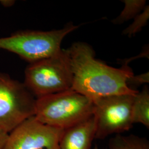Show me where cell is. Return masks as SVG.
<instances>
[{"instance_id":"9","label":"cell","mask_w":149,"mask_h":149,"mask_svg":"<svg viewBox=\"0 0 149 149\" xmlns=\"http://www.w3.org/2000/svg\"><path fill=\"white\" fill-rule=\"evenodd\" d=\"M132 119L134 123H140L149 127V91L145 86L144 89L134 96L132 104Z\"/></svg>"},{"instance_id":"15","label":"cell","mask_w":149,"mask_h":149,"mask_svg":"<svg viewBox=\"0 0 149 149\" xmlns=\"http://www.w3.org/2000/svg\"><path fill=\"white\" fill-rule=\"evenodd\" d=\"M15 1L11 0H2L0 1V3L5 7H10L14 5Z\"/></svg>"},{"instance_id":"14","label":"cell","mask_w":149,"mask_h":149,"mask_svg":"<svg viewBox=\"0 0 149 149\" xmlns=\"http://www.w3.org/2000/svg\"><path fill=\"white\" fill-rule=\"evenodd\" d=\"M8 134L0 131V149H2L4 144H5L6 141L8 137Z\"/></svg>"},{"instance_id":"4","label":"cell","mask_w":149,"mask_h":149,"mask_svg":"<svg viewBox=\"0 0 149 149\" xmlns=\"http://www.w3.org/2000/svg\"><path fill=\"white\" fill-rule=\"evenodd\" d=\"M79 27L70 23L50 31H19L0 38V49L16 54L30 64L58 53L64 38Z\"/></svg>"},{"instance_id":"8","label":"cell","mask_w":149,"mask_h":149,"mask_svg":"<svg viewBox=\"0 0 149 149\" xmlns=\"http://www.w3.org/2000/svg\"><path fill=\"white\" fill-rule=\"evenodd\" d=\"M96 131V118L93 114L64 130L60 140L59 149H91Z\"/></svg>"},{"instance_id":"5","label":"cell","mask_w":149,"mask_h":149,"mask_svg":"<svg viewBox=\"0 0 149 149\" xmlns=\"http://www.w3.org/2000/svg\"><path fill=\"white\" fill-rule=\"evenodd\" d=\"M36 101L23 82L0 71V131L9 134L34 116Z\"/></svg>"},{"instance_id":"12","label":"cell","mask_w":149,"mask_h":149,"mask_svg":"<svg viewBox=\"0 0 149 149\" xmlns=\"http://www.w3.org/2000/svg\"><path fill=\"white\" fill-rule=\"evenodd\" d=\"M149 18V6H146L144 10L134 18V21L123 32V34L128 37L133 36L140 32L143 27L147 25Z\"/></svg>"},{"instance_id":"11","label":"cell","mask_w":149,"mask_h":149,"mask_svg":"<svg viewBox=\"0 0 149 149\" xmlns=\"http://www.w3.org/2000/svg\"><path fill=\"white\" fill-rule=\"evenodd\" d=\"M125 6L121 13L113 19L112 22L115 24H122L124 22L134 19L143 11L146 6L145 0H124Z\"/></svg>"},{"instance_id":"16","label":"cell","mask_w":149,"mask_h":149,"mask_svg":"<svg viewBox=\"0 0 149 149\" xmlns=\"http://www.w3.org/2000/svg\"><path fill=\"white\" fill-rule=\"evenodd\" d=\"M98 149V148H97V146H96V147H95V148H94V149Z\"/></svg>"},{"instance_id":"3","label":"cell","mask_w":149,"mask_h":149,"mask_svg":"<svg viewBox=\"0 0 149 149\" xmlns=\"http://www.w3.org/2000/svg\"><path fill=\"white\" fill-rule=\"evenodd\" d=\"M23 82L36 98L71 89L73 73L69 49L30 63Z\"/></svg>"},{"instance_id":"7","label":"cell","mask_w":149,"mask_h":149,"mask_svg":"<svg viewBox=\"0 0 149 149\" xmlns=\"http://www.w3.org/2000/svg\"><path fill=\"white\" fill-rule=\"evenodd\" d=\"M64 130L29 118L8 135L1 149H59Z\"/></svg>"},{"instance_id":"2","label":"cell","mask_w":149,"mask_h":149,"mask_svg":"<svg viewBox=\"0 0 149 149\" xmlns=\"http://www.w3.org/2000/svg\"><path fill=\"white\" fill-rule=\"evenodd\" d=\"M93 102L72 89L37 98L34 117L39 122L63 130L93 115Z\"/></svg>"},{"instance_id":"6","label":"cell","mask_w":149,"mask_h":149,"mask_svg":"<svg viewBox=\"0 0 149 149\" xmlns=\"http://www.w3.org/2000/svg\"><path fill=\"white\" fill-rule=\"evenodd\" d=\"M135 95L108 96L93 101L96 120L95 138L104 139L132 128V104Z\"/></svg>"},{"instance_id":"13","label":"cell","mask_w":149,"mask_h":149,"mask_svg":"<svg viewBox=\"0 0 149 149\" xmlns=\"http://www.w3.org/2000/svg\"><path fill=\"white\" fill-rule=\"evenodd\" d=\"M149 72H145L144 74L136 75V76H132L128 81V85L140 86L149 83ZM130 87V86H129Z\"/></svg>"},{"instance_id":"10","label":"cell","mask_w":149,"mask_h":149,"mask_svg":"<svg viewBox=\"0 0 149 149\" xmlns=\"http://www.w3.org/2000/svg\"><path fill=\"white\" fill-rule=\"evenodd\" d=\"M109 149H149L148 141L138 136L117 135L109 141Z\"/></svg>"},{"instance_id":"1","label":"cell","mask_w":149,"mask_h":149,"mask_svg":"<svg viewBox=\"0 0 149 149\" xmlns=\"http://www.w3.org/2000/svg\"><path fill=\"white\" fill-rule=\"evenodd\" d=\"M73 73L71 89L92 101L108 96L134 95L138 92L128 85L134 72L127 65L120 68L109 66L95 57L88 44L76 42L68 49Z\"/></svg>"}]
</instances>
